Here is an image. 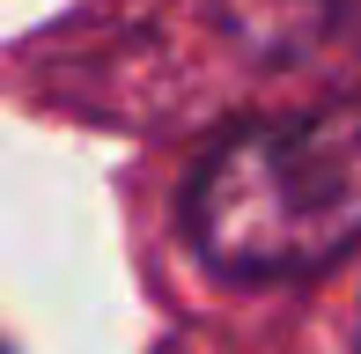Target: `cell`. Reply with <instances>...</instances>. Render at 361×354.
<instances>
[{"label":"cell","instance_id":"cell-1","mask_svg":"<svg viewBox=\"0 0 361 354\" xmlns=\"http://www.w3.org/2000/svg\"><path fill=\"white\" fill-rule=\"evenodd\" d=\"M185 236L221 281H310L361 251V96L228 126L185 185Z\"/></svg>","mask_w":361,"mask_h":354},{"label":"cell","instance_id":"cell-2","mask_svg":"<svg viewBox=\"0 0 361 354\" xmlns=\"http://www.w3.org/2000/svg\"><path fill=\"white\" fill-rule=\"evenodd\" d=\"M354 354H361V325H354Z\"/></svg>","mask_w":361,"mask_h":354}]
</instances>
